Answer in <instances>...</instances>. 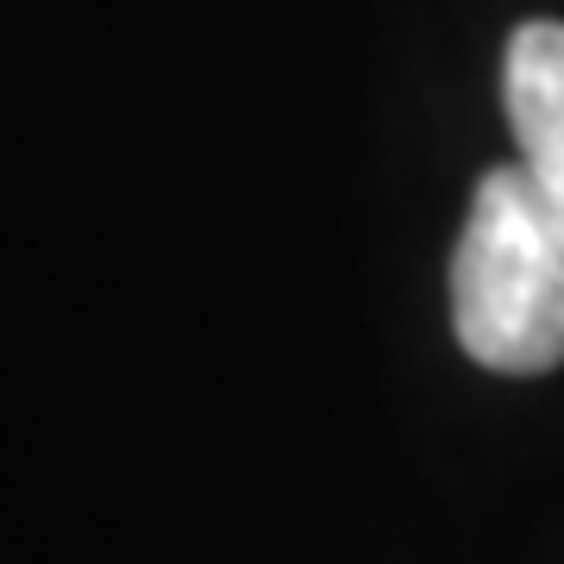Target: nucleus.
Wrapping results in <instances>:
<instances>
[{
    "instance_id": "f03ea898",
    "label": "nucleus",
    "mask_w": 564,
    "mask_h": 564,
    "mask_svg": "<svg viewBox=\"0 0 564 564\" xmlns=\"http://www.w3.org/2000/svg\"><path fill=\"white\" fill-rule=\"evenodd\" d=\"M502 95H508V126H514L521 163L533 170V182H545L564 202V25L558 20H527L508 39Z\"/></svg>"
},
{
    "instance_id": "f257e3e1",
    "label": "nucleus",
    "mask_w": 564,
    "mask_h": 564,
    "mask_svg": "<svg viewBox=\"0 0 564 564\" xmlns=\"http://www.w3.org/2000/svg\"><path fill=\"white\" fill-rule=\"evenodd\" d=\"M452 326L484 370L545 377L564 364V202L527 163L484 170L452 251Z\"/></svg>"
}]
</instances>
